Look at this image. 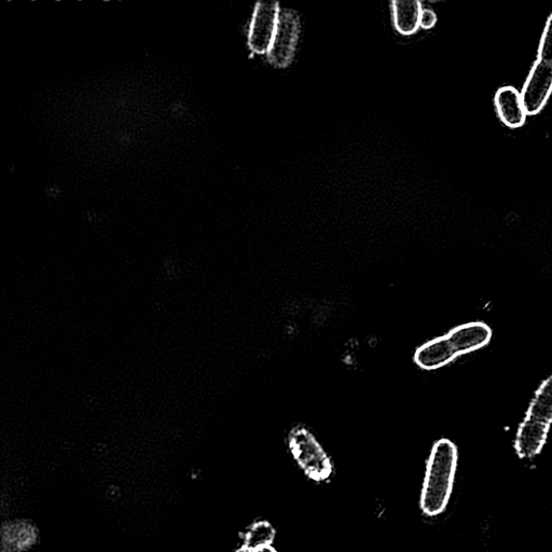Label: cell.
Instances as JSON below:
<instances>
[{
	"instance_id": "5bb4252c",
	"label": "cell",
	"mask_w": 552,
	"mask_h": 552,
	"mask_svg": "<svg viewBox=\"0 0 552 552\" xmlns=\"http://www.w3.org/2000/svg\"><path fill=\"white\" fill-rule=\"evenodd\" d=\"M255 552H278V551H276L272 546H268L265 548H261Z\"/></svg>"
},
{
	"instance_id": "9c48e42d",
	"label": "cell",
	"mask_w": 552,
	"mask_h": 552,
	"mask_svg": "<svg viewBox=\"0 0 552 552\" xmlns=\"http://www.w3.org/2000/svg\"><path fill=\"white\" fill-rule=\"evenodd\" d=\"M527 416L552 424V375L537 389L527 410Z\"/></svg>"
},
{
	"instance_id": "8fae6325",
	"label": "cell",
	"mask_w": 552,
	"mask_h": 552,
	"mask_svg": "<svg viewBox=\"0 0 552 552\" xmlns=\"http://www.w3.org/2000/svg\"><path fill=\"white\" fill-rule=\"evenodd\" d=\"M275 530L268 521L260 520L252 524L244 536V546L252 551L271 546Z\"/></svg>"
},
{
	"instance_id": "7a4b0ae2",
	"label": "cell",
	"mask_w": 552,
	"mask_h": 552,
	"mask_svg": "<svg viewBox=\"0 0 552 552\" xmlns=\"http://www.w3.org/2000/svg\"><path fill=\"white\" fill-rule=\"evenodd\" d=\"M288 447L306 475L323 482L333 474L334 466L313 434L303 426H296L288 435Z\"/></svg>"
},
{
	"instance_id": "ba28073f",
	"label": "cell",
	"mask_w": 552,
	"mask_h": 552,
	"mask_svg": "<svg viewBox=\"0 0 552 552\" xmlns=\"http://www.w3.org/2000/svg\"><path fill=\"white\" fill-rule=\"evenodd\" d=\"M494 104L496 113L507 128L519 129L527 121L520 92L514 87H503L495 93Z\"/></svg>"
},
{
	"instance_id": "5b68a950",
	"label": "cell",
	"mask_w": 552,
	"mask_h": 552,
	"mask_svg": "<svg viewBox=\"0 0 552 552\" xmlns=\"http://www.w3.org/2000/svg\"><path fill=\"white\" fill-rule=\"evenodd\" d=\"M280 10L278 3L257 4L250 33V47L254 52L269 53Z\"/></svg>"
},
{
	"instance_id": "8992f818",
	"label": "cell",
	"mask_w": 552,
	"mask_h": 552,
	"mask_svg": "<svg viewBox=\"0 0 552 552\" xmlns=\"http://www.w3.org/2000/svg\"><path fill=\"white\" fill-rule=\"evenodd\" d=\"M445 336L455 354L462 356L487 347L493 333L486 323L471 322L451 329Z\"/></svg>"
},
{
	"instance_id": "9a60e30c",
	"label": "cell",
	"mask_w": 552,
	"mask_h": 552,
	"mask_svg": "<svg viewBox=\"0 0 552 552\" xmlns=\"http://www.w3.org/2000/svg\"><path fill=\"white\" fill-rule=\"evenodd\" d=\"M236 552H254V551L243 546L242 548L238 549Z\"/></svg>"
},
{
	"instance_id": "3957f363",
	"label": "cell",
	"mask_w": 552,
	"mask_h": 552,
	"mask_svg": "<svg viewBox=\"0 0 552 552\" xmlns=\"http://www.w3.org/2000/svg\"><path fill=\"white\" fill-rule=\"evenodd\" d=\"M551 93L552 67L536 60L520 91L522 105L527 116L540 114Z\"/></svg>"
},
{
	"instance_id": "4fadbf2b",
	"label": "cell",
	"mask_w": 552,
	"mask_h": 552,
	"mask_svg": "<svg viewBox=\"0 0 552 552\" xmlns=\"http://www.w3.org/2000/svg\"><path fill=\"white\" fill-rule=\"evenodd\" d=\"M437 17L435 15V12L431 9H422L421 17H420V26L423 27V29H432V27L436 24Z\"/></svg>"
},
{
	"instance_id": "7c38bea8",
	"label": "cell",
	"mask_w": 552,
	"mask_h": 552,
	"mask_svg": "<svg viewBox=\"0 0 552 552\" xmlns=\"http://www.w3.org/2000/svg\"><path fill=\"white\" fill-rule=\"evenodd\" d=\"M537 61H541L552 67V15L548 17L541 37Z\"/></svg>"
},
{
	"instance_id": "30bf717a",
	"label": "cell",
	"mask_w": 552,
	"mask_h": 552,
	"mask_svg": "<svg viewBox=\"0 0 552 552\" xmlns=\"http://www.w3.org/2000/svg\"><path fill=\"white\" fill-rule=\"evenodd\" d=\"M396 29L405 35L412 34L420 26L421 4L419 2H394Z\"/></svg>"
},
{
	"instance_id": "6da1fadb",
	"label": "cell",
	"mask_w": 552,
	"mask_h": 552,
	"mask_svg": "<svg viewBox=\"0 0 552 552\" xmlns=\"http://www.w3.org/2000/svg\"><path fill=\"white\" fill-rule=\"evenodd\" d=\"M458 462L459 452L453 441L447 438L436 441L427 461L421 494V508L425 515L435 517L445 512L451 498Z\"/></svg>"
},
{
	"instance_id": "52a82bcc",
	"label": "cell",
	"mask_w": 552,
	"mask_h": 552,
	"mask_svg": "<svg viewBox=\"0 0 552 552\" xmlns=\"http://www.w3.org/2000/svg\"><path fill=\"white\" fill-rule=\"evenodd\" d=\"M550 426L529 416L523 419L515 438V451L521 460L534 459L542 452L548 438Z\"/></svg>"
},
{
	"instance_id": "277c9868",
	"label": "cell",
	"mask_w": 552,
	"mask_h": 552,
	"mask_svg": "<svg viewBox=\"0 0 552 552\" xmlns=\"http://www.w3.org/2000/svg\"><path fill=\"white\" fill-rule=\"evenodd\" d=\"M298 18L292 10H280L278 25L269 51L271 63L285 67L291 63L298 37Z\"/></svg>"
}]
</instances>
